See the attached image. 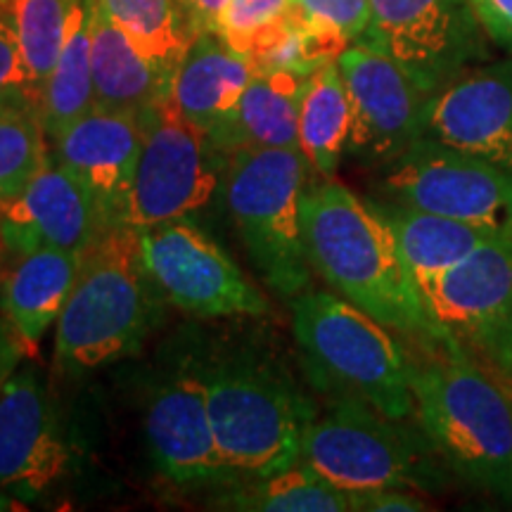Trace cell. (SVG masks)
I'll return each instance as SVG.
<instances>
[{"label": "cell", "mask_w": 512, "mask_h": 512, "mask_svg": "<svg viewBox=\"0 0 512 512\" xmlns=\"http://www.w3.org/2000/svg\"><path fill=\"white\" fill-rule=\"evenodd\" d=\"M415 415L453 475L512 503V392L489 363L446 337H415Z\"/></svg>", "instance_id": "cell-1"}, {"label": "cell", "mask_w": 512, "mask_h": 512, "mask_svg": "<svg viewBox=\"0 0 512 512\" xmlns=\"http://www.w3.org/2000/svg\"><path fill=\"white\" fill-rule=\"evenodd\" d=\"M302 226L309 264L339 297L406 337H437L392 226L373 200L325 178L306 185Z\"/></svg>", "instance_id": "cell-2"}, {"label": "cell", "mask_w": 512, "mask_h": 512, "mask_svg": "<svg viewBox=\"0 0 512 512\" xmlns=\"http://www.w3.org/2000/svg\"><path fill=\"white\" fill-rule=\"evenodd\" d=\"M157 302L162 299L140 259L138 228L107 226L79 256L57 318V366L67 375H88L136 354L155 325Z\"/></svg>", "instance_id": "cell-3"}, {"label": "cell", "mask_w": 512, "mask_h": 512, "mask_svg": "<svg viewBox=\"0 0 512 512\" xmlns=\"http://www.w3.org/2000/svg\"><path fill=\"white\" fill-rule=\"evenodd\" d=\"M211 430L233 477H271L302 460L316 406L292 375L254 349L200 363Z\"/></svg>", "instance_id": "cell-4"}, {"label": "cell", "mask_w": 512, "mask_h": 512, "mask_svg": "<svg viewBox=\"0 0 512 512\" xmlns=\"http://www.w3.org/2000/svg\"><path fill=\"white\" fill-rule=\"evenodd\" d=\"M292 330L311 384L325 396H356L394 420L415 413L408 351L387 325L330 292L292 299Z\"/></svg>", "instance_id": "cell-5"}, {"label": "cell", "mask_w": 512, "mask_h": 512, "mask_svg": "<svg viewBox=\"0 0 512 512\" xmlns=\"http://www.w3.org/2000/svg\"><path fill=\"white\" fill-rule=\"evenodd\" d=\"M299 463L344 491L437 494L451 472L420 422L415 430L356 396H330L306 430Z\"/></svg>", "instance_id": "cell-6"}, {"label": "cell", "mask_w": 512, "mask_h": 512, "mask_svg": "<svg viewBox=\"0 0 512 512\" xmlns=\"http://www.w3.org/2000/svg\"><path fill=\"white\" fill-rule=\"evenodd\" d=\"M309 162L299 147H245L226 159V204L254 271L285 299L309 290L302 197Z\"/></svg>", "instance_id": "cell-7"}, {"label": "cell", "mask_w": 512, "mask_h": 512, "mask_svg": "<svg viewBox=\"0 0 512 512\" xmlns=\"http://www.w3.org/2000/svg\"><path fill=\"white\" fill-rule=\"evenodd\" d=\"M221 157L226 155L178 110L171 93L159 98L143 112V147L121 223L145 228L204 209L219 188Z\"/></svg>", "instance_id": "cell-8"}, {"label": "cell", "mask_w": 512, "mask_h": 512, "mask_svg": "<svg viewBox=\"0 0 512 512\" xmlns=\"http://www.w3.org/2000/svg\"><path fill=\"white\" fill-rule=\"evenodd\" d=\"M380 190L387 202L512 238V174L458 147L415 138L382 166Z\"/></svg>", "instance_id": "cell-9"}, {"label": "cell", "mask_w": 512, "mask_h": 512, "mask_svg": "<svg viewBox=\"0 0 512 512\" xmlns=\"http://www.w3.org/2000/svg\"><path fill=\"white\" fill-rule=\"evenodd\" d=\"M140 259L159 299L200 318L266 316V294L214 240L185 219L138 228Z\"/></svg>", "instance_id": "cell-10"}, {"label": "cell", "mask_w": 512, "mask_h": 512, "mask_svg": "<svg viewBox=\"0 0 512 512\" xmlns=\"http://www.w3.org/2000/svg\"><path fill=\"white\" fill-rule=\"evenodd\" d=\"M441 337L512 373V238H491L463 261L420 285Z\"/></svg>", "instance_id": "cell-11"}, {"label": "cell", "mask_w": 512, "mask_h": 512, "mask_svg": "<svg viewBox=\"0 0 512 512\" xmlns=\"http://www.w3.org/2000/svg\"><path fill=\"white\" fill-rule=\"evenodd\" d=\"M479 27L472 0H370V24L356 43L387 55L434 95L482 55Z\"/></svg>", "instance_id": "cell-12"}, {"label": "cell", "mask_w": 512, "mask_h": 512, "mask_svg": "<svg viewBox=\"0 0 512 512\" xmlns=\"http://www.w3.org/2000/svg\"><path fill=\"white\" fill-rule=\"evenodd\" d=\"M337 67L351 105L347 155L358 164L382 169L420 138L430 93L394 60L363 43H351L337 57Z\"/></svg>", "instance_id": "cell-13"}, {"label": "cell", "mask_w": 512, "mask_h": 512, "mask_svg": "<svg viewBox=\"0 0 512 512\" xmlns=\"http://www.w3.org/2000/svg\"><path fill=\"white\" fill-rule=\"evenodd\" d=\"M72 465V446L46 380L17 368L0 392V489L19 501L53 491Z\"/></svg>", "instance_id": "cell-14"}, {"label": "cell", "mask_w": 512, "mask_h": 512, "mask_svg": "<svg viewBox=\"0 0 512 512\" xmlns=\"http://www.w3.org/2000/svg\"><path fill=\"white\" fill-rule=\"evenodd\" d=\"M145 439L157 470L171 482L233 479L211 430L200 363H183L155 384L145 406Z\"/></svg>", "instance_id": "cell-15"}, {"label": "cell", "mask_w": 512, "mask_h": 512, "mask_svg": "<svg viewBox=\"0 0 512 512\" xmlns=\"http://www.w3.org/2000/svg\"><path fill=\"white\" fill-rule=\"evenodd\" d=\"M420 138L458 147L512 174V62L460 74L430 95Z\"/></svg>", "instance_id": "cell-16"}, {"label": "cell", "mask_w": 512, "mask_h": 512, "mask_svg": "<svg viewBox=\"0 0 512 512\" xmlns=\"http://www.w3.org/2000/svg\"><path fill=\"white\" fill-rule=\"evenodd\" d=\"M105 228L98 204L53 155L17 197L0 202L5 256L41 247L81 254Z\"/></svg>", "instance_id": "cell-17"}, {"label": "cell", "mask_w": 512, "mask_h": 512, "mask_svg": "<svg viewBox=\"0 0 512 512\" xmlns=\"http://www.w3.org/2000/svg\"><path fill=\"white\" fill-rule=\"evenodd\" d=\"M143 147V114L93 107L50 143V155L67 169L93 202L105 226H124L126 197Z\"/></svg>", "instance_id": "cell-18"}, {"label": "cell", "mask_w": 512, "mask_h": 512, "mask_svg": "<svg viewBox=\"0 0 512 512\" xmlns=\"http://www.w3.org/2000/svg\"><path fill=\"white\" fill-rule=\"evenodd\" d=\"M79 256L55 247L31 249L10 256L0 273V311L27 351H34L60 318L79 271Z\"/></svg>", "instance_id": "cell-19"}, {"label": "cell", "mask_w": 512, "mask_h": 512, "mask_svg": "<svg viewBox=\"0 0 512 512\" xmlns=\"http://www.w3.org/2000/svg\"><path fill=\"white\" fill-rule=\"evenodd\" d=\"M252 76L254 67L247 55L207 31L185 50L171 81V98L185 117L211 136L235 112Z\"/></svg>", "instance_id": "cell-20"}, {"label": "cell", "mask_w": 512, "mask_h": 512, "mask_svg": "<svg viewBox=\"0 0 512 512\" xmlns=\"http://www.w3.org/2000/svg\"><path fill=\"white\" fill-rule=\"evenodd\" d=\"M306 76L294 72H254L235 112L211 140L223 155L245 147H299V100Z\"/></svg>", "instance_id": "cell-21"}, {"label": "cell", "mask_w": 512, "mask_h": 512, "mask_svg": "<svg viewBox=\"0 0 512 512\" xmlns=\"http://www.w3.org/2000/svg\"><path fill=\"white\" fill-rule=\"evenodd\" d=\"M171 93V79L136 48L112 17L95 3L93 100L98 110L143 114Z\"/></svg>", "instance_id": "cell-22"}, {"label": "cell", "mask_w": 512, "mask_h": 512, "mask_svg": "<svg viewBox=\"0 0 512 512\" xmlns=\"http://www.w3.org/2000/svg\"><path fill=\"white\" fill-rule=\"evenodd\" d=\"M98 0H69L62 48L41 93V117L50 143L95 107L93 15Z\"/></svg>", "instance_id": "cell-23"}, {"label": "cell", "mask_w": 512, "mask_h": 512, "mask_svg": "<svg viewBox=\"0 0 512 512\" xmlns=\"http://www.w3.org/2000/svg\"><path fill=\"white\" fill-rule=\"evenodd\" d=\"M380 214L392 226L403 259L411 268L415 285L430 283L439 273L460 264L467 254L475 252L484 242L501 235L472 226V223L448 219L394 202H375Z\"/></svg>", "instance_id": "cell-24"}, {"label": "cell", "mask_w": 512, "mask_h": 512, "mask_svg": "<svg viewBox=\"0 0 512 512\" xmlns=\"http://www.w3.org/2000/svg\"><path fill=\"white\" fill-rule=\"evenodd\" d=\"M299 150L318 176H335L347 155L351 105L337 62H328L306 76L299 100Z\"/></svg>", "instance_id": "cell-25"}, {"label": "cell", "mask_w": 512, "mask_h": 512, "mask_svg": "<svg viewBox=\"0 0 512 512\" xmlns=\"http://www.w3.org/2000/svg\"><path fill=\"white\" fill-rule=\"evenodd\" d=\"M221 508L249 512H347L351 510V491L337 489L304 463H297L230 491L221 498Z\"/></svg>", "instance_id": "cell-26"}, {"label": "cell", "mask_w": 512, "mask_h": 512, "mask_svg": "<svg viewBox=\"0 0 512 512\" xmlns=\"http://www.w3.org/2000/svg\"><path fill=\"white\" fill-rule=\"evenodd\" d=\"M50 159L41 102L19 93L0 100V202L12 200Z\"/></svg>", "instance_id": "cell-27"}, {"label": "cell", "mask_w": 512, "mask_h": 512, "mask_svg": "<svg viewBox=\"0 0 512 512\" xmlns=\"http://www.w3.org/2000/svg\"><path fill=\"white\" fill-rule=\"evenodd\" d=\"M112 22L136 43V48L159 72L174 81L185 50L190 46L174 0H98Z\"/></svg>", "instance_id": "cell-28"}, {"label": "cell", "mask_w": 512, "mask_h": 512, "mask_svg": "<svg viewBox=\"0 0 512 512\" xmlns=\"http://www.w3.org/2000/svg\"><path fill=\"white\" fill-rule=\"evenodd\" d=\"M290 12L313 29L356 43L370 24V0H290Z\"/></svg>", "instance_id": "cell-29"}, {"label": "cell", "mask_w": 512, "mask_h": 512, "mask_svg": "<svg viewBox=\"0 0 512 512\" xmlns=\"http://www.w3.org/2000/svg\"><path fill=\"white\" fill-rule=\"evenodd\" d=\"M287 8L290 0H230L216 34L245 55L254 38L283 19Z\"/></svg>", "instance_id": "cell-30"}, {"label": "cell", "mask_w": 512, "mask_h": 512, "mask_svg": "<svg viewBox=\"0 0 512 512\" xmlns=\"http://www.w3.org/2000/svg\"><path fill=\"white\" fill-rule=\"evenodd\" d=\"M19 93H29L38 100L34 86H31L27 64H24L22 48H19L17 31L12 27L10 17L0 10V100Z\"/></svg>", "instance_id": "cell-31"}, {"label": "cell", "mask_w": 512, "mask_h": 512, "mask_svg": "<svg viewBox=\"0 0 512 512\" xmlns=\"http://www.w3.org/2000/svg\"><path fill=\"white\" fill-rule=\"evenodd\" d=\"M230 0H174L183 29L188 31L190 41L200 34L219 29V22L226 12Z\"/></svg>", "instance_id": "cell-32"}, {"label": "cell", "mask_w": 512, "mask_h": 512, "mask_svg": "<svg viewBox=\"0 0 512 512\" xmlns=\"http://www.w3.org/2000/svg\"><path fill=\"white\" fill-rule=\"evenodd\" d=\"M430 505L425 498L411 494L406 489H375V491H351V510H370V512H413L427 510Z\"/></svg>", "instance_id": "cell-33"}, {"label": "cell", "mask_w": 512, "mask_h": 512, "mask_svg": "<svg viewBox=\"0 0 512 512\" xmlns=\"http://www.w3.org/2000/svg\"><path fill=\"white\" fill-rule=\"evenodd\" d=\"M479 22L496 41L512 46V0H472Z\"/></svg>", "instance_id": "cell-34"}, {"label": "cell", "mask_w": 512, "mask_h": 512, "mask_svg": "<svg viewBox=\"0 0 512 512\" xmlns=\"http://www.w3.org/2000/svg\"><path fill=\"white\" fill-rule=\"evenodd\" d=\"M27 347L19 339L15 328L5 318H0V392H3L5 382L10 380L12 373L19 368Z\"/></svg>", "instance_id": "cell-35"}, {"label": "cell", "mask_w": 512, "mask_h": 512, "mask_svg": "<svg viewBox=\"0 0 512 512\" xmlns=\"http://www.w3.org/2000/svg\"><path fill=\"white\" fill-rule=\"evenodd\" d=\"M19 510H29V505L8 494L5 489H0V512H19Z\"/></svg>", "instance_id": "cell-36"}, {"label": "cell", "mask_w": 512, "mask_h": 512, "mask_svg": "<svg viewBox=\"0 0 512 512\" xmlns=\"http://www.w3.org/2000/svg\"><path fill=\"white\" fill-rule=\"evenodd\" d=\"M3 259H5V249H3V238H0V266H3Z\"/></svg>", "instance_id": "cell-37"}]
</instances>
